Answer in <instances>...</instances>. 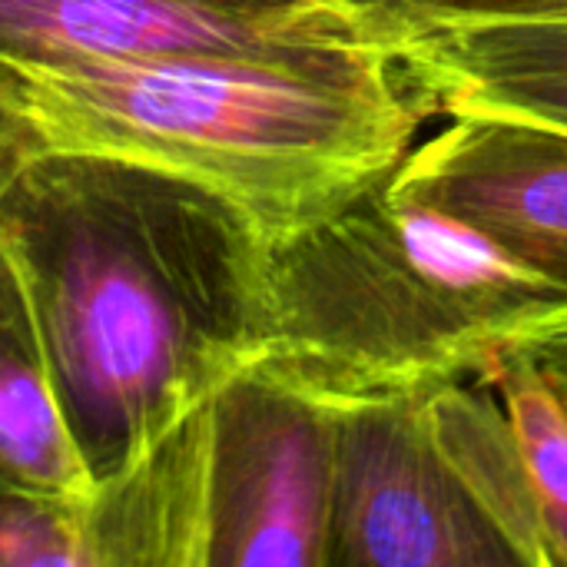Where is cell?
Instances as JSON below:
<instances>
[{"label":"cell","instance_id":"cell-1","mask_svg":"<svg viewBox=\"0 0 567 567\" xmlns=\"http://www.w3.org/2000/svg\"><path fill=\"white\" fill-rule=\"evenodd\" d=\"M0 249L103 485L266 349L269 239L163 166L37 140L0 179Z\"/></svg>","mask_w":567,"mask_h":567},{"label":"cell","instance_id":"cell-2","mask_svg":"<svg viewBox=\"0 0 567 567\" xmlns=\"http://www.w3.org/2000/svg\"><path fill=\"white\" fill-rule=\"evenodd\" d=\"M0 100L43 143L143 159L216 189L269 243L389 179L435 116L379 40L276 56L0 66Z\"/></svg>","mask_w":567,"mask_h":567},{"label":"cell","instance_id":"cell-3","mask_svg":"<svg viewBox=\"0 0 567 567\" xmlns=\"http://www.w3.org/2000/svg\"><path fill=\"white\" fill-rule=\"evenodd\" d=\"M561 329L567 286L392 176L269 243L259 359L326 402L492 389L508 355Z\"/></svg>","mask_w":567,"mask_h":567},{"label":"cell","instance_id":"cell-4","mask_svg":"<svg viewBox=\"0 0 567 567\" xmlns=\"http://www.w3.org/2000/svg\"><path fill=\"white\" fill-rule=\"evenodd\" d=\"M332 405L329 567H551L488 385Z\"/></svg>","mask_w":567,"mask_h":567},{"label":"cell","instance_id":"cell-5","mask_svg":"<svg viewBox=\"0 0 567 567\" xmlns=\"http://www.w3.org/2000/svg\"><path fill=\"white\" fill-rule=\"evenodd\" d=\"M196 432L199 567H329L336 405L252 359Z\"/></svg>","mask_w":567,"mask_h":567},{"label":"cell","instance_id":"cell-6","mask_svg":"<svg viewBox=\"0 0 567 567\" xmlns=\"http://www.w3.org/2000/svg\"><path fill=\"white\" fill-rule=\"evenodd\" d=\"M375 40L349 0H0V66L276 56Z\"/></svg>","mask_w":567,"mask_h":567},{"label":"cell","instance_id":"cell-7","mask_svg":"<svg viewBox=\"0 0 567 567\" xmlns=\"http://www.w3.org/2000/svg\"><path fill=\"white\" fill-rule=\"evenodd\" d=\"M392 189L482 229L567 286V130L462 113L412 146Z\"/></svg>","mask_w":567,"mask_h":567},{"label":"cell","instance_id":"cell-8","mask_svg":"<svg viewBox=\"0 0 567 567\" xmlns=\"http://www.w3.org/2000/svg\"><path fill=\"white\" fill-rule=\"evenodd\" d=\"M392 47L432 113L515 116L567 130V20L422 30Z\"/></svg>","mask_w":567,"mask_h":567},{"label":"cell","instance_id":"cell-9","mask_svg":"<svg viewBox=\"0 0 567 567\" xmlns=\"http://www.w3.org/2000/svg\"><path fill=\"white\" fill-rule=\"evenodd\" d=\"M0 475L50 495H86L90 475L63 419L50 362L20 286L0 249Z\"/></svg>","mask_w":567,"mask_h":567},{"label":"cell","instance_id":"cell-10","mask_svg":"<svg viewBox=\"0 0 567 567\" xmlns=\"http://www.w3.org/2000/svg\"><path fill=\"white\" fill-rule=\"evenodd\" d=\"M532 492L551 567H567V399L532 352H515L492 382Z\"/></svg>","mask_w":567,"mask_h":567},{"label":"cell","instance_id":"cell-11","mask_svg":"<svg viewBox=\"0 0 567 567\" xmlns=\"http://www.w3.org/2000/svg\"><path fill=\"white\" fill-rule=\"evenodd\" d=\"M86 495L33 492L0 475V567H93Z\"/></svg>","mask_w":567,"mask_h":567},{"label":"cell","instance_id":"cell-12","mask_svg":"<svg viewBox=\"0 0 567 567\" xmlns=\"http://www.w3.org/2000/svg\"><path fill=\"white\" fill-rule=\"evenodd\" d=\"M349 7L379 43L462 23L567 20V0H349Z\"/></svg>","mask_w":567,"mask_h":567},{"label":"cell","instance_id":"cell-13","mask_svg":"<svg viewBox=\"0 0 567 567\" xmlns=\"http://www.w3.org/2000/svg\"><path fill=\"white\" fill-rule=\"evenodd\" d=\"M40 136L27 126V120L0 100V179L10 173V166L37 143Z\"/></svg>","mask_w":567,"mask_h":567},{"label":"cell","instance_id":"cell-14","mask_svg":"<svg viewBox=\"0 0 567 567\" xmlns=\"http://www.w3.org/2000/svg\"><path fill=\"white\" fill-rule=\"evenodd\" d=\"M525 352H532L538 359V365L548 372V379L561 389V395L567 399V329L542 339V342H535V346H528Z\"/></svg>","mask_w":567,"mask_h":567}]
</instances>
